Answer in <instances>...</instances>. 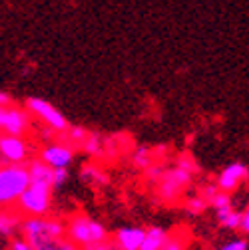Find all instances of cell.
I'll list each match as a JSON object with an SVG mask.
<instances>
[{
    "instance_id": "1",
    "label": "cell",
    "mask_w": 249,
    "mask_h": 250,
    "mask_svg": "<svg viewBox=\"0 0 249 250\" xmlns=\"http://www.w3.org/2000/svg\"><path fill=\"white\" fill-rule=\"evenodd\" d=\"M20 236L34 250H82V246L68 236L66 221L54 214L24 218Z\"/></svg>"
},
{
    "instance_id": "2",
    "label": "cell",
    "mask_w": 249,
    "mask_h": 250,
    "mask_svg": "<svg viewBox=\"0 0 249 250\" xmlns=\"http://www.w3.org/2000/svg\"><path fill=\"white\" fill-rule=\"evenodd\" d=\"M196 173L190 169H183L179 165H172L166 169L164 177L155 183V199L166 205H174L181 199H185V193L194 185Z\"/></svg>"
},
{
    "instance_id": "3",
    "label": "cell",
    "mask_w": 249,
    "mask_h": 250,
    "mask_svg": "<svg viewBox=\"0 0 249 250\" xmlns=\"http://www.w3.org/2000/svg\"><path fill=\"white\" fill-rule=\"evenodd\" d=\"M32 185L28 163L20 165H2L0 169V203L2 208H12L18 199L28 191Z\"/></svg>"
},
{
    "instance_id": "4",
    "label": "cell",
    "mask_w": 249,
    "mask_h": 250,
    "mask_svg": "<svg viewBox=\"0 0 249 250\" xmlns=\"http://www.w3.org/2000/svg\"><path fill=\"white\" fill-rule=\"evenodd\" d=\"M52 197H54V187L42 185V183H32L12 208L22 218L48 216L52 210Z\"/></svg>"
},
{
    "instance_id": "5",
    "label": "cell",
    "mask_w": 249,
    "mask_h": 250,
    "mask_svg": "<svg viewBox=\"0 0 249 250\" xmlns=\"http://www.w3.org/2000/svg\"><path fill=\"white\" fill-rule=\"evenodd\" d=\"M66 227H68V236L82 248L102 242L106 238H110L106 227L102 223H98L96 218H92L86 212H74L66 218Z\"/></svg>"
},
{
    "instance_id": "6",
    "label": "cell",
    "mask_w": 249,
    "mask_h": 250,
    "mask_svg": "<svg viewBox=\"0 0 249 250\" xmlns=\"http://www.w3.org/2000/svg\"><path fill=\"white\" fill-rule=\"evenodd\" d=\"M24 105L34 115V119H38L50 133L66 135V131L70 129V123L64 117V113H62L58 107H54L50 102H46L42 98H28Z\"/></svg>"
},
{
    "instance_id": "7",
    "label": "cell",
    "mask_w": 249,
    "mask_h": 250,
    "mask_svg": "<svg viewBox=\"0 0 249 250\" xmlns=\"http://www.w3.org/2000/svg\"><path fill=\"white\" fill-rule=\"evenodd\" d=\"M34 115L26 109V105H16L14 102L0 109V129L2 135H14V137H26L32 129Z\"/></svg>"
},
{
    "instance_id": "8",
    "label": "cell",
    "mask_w": 249,
    "mask_h": 250,
    "mask_svg": "<svg viewBox=\"0 0 249 250\" xmlns=\"http://www.w3.org/2000/svg\"><path fill=\"white\" fill-rule=\"evenodd\" d=\"M32 147L26 141V137H14V135H2L0 137V163L2 165H20L28 163Z\"/></svg>"
},
{
    "instance_id": "9",
    "label": "cell",
    "mask_w": 249,
    "mask_h": 250,
    "mask_svg": "<svg viewBox=\"0 0 249 250\" xmlns=\"http://www.w3.org/2000/svg\"><path fill=\"white\" fill-rule=\"evenodd\" d=\"M209 207L215 210V216H217V223H220L224 229L227 230H241V223H243V212L235 210L233 208V203H231V195L229 193H224L220 191L209 203Z\"/></svg>"
},
{
    "instance_id": "10",
    "label": "cell",
    "mask_w": 249,
    "mask_h": 250,
    "mask_svg": "<svg viewBox=\"0 0 249 250\" xmlns=\"http://www.w3.org/2000/svg\"><path fill=\"white\" fill-rule=\"evenodd\" d=\"M76 149L68 141H54L38 151V157L52 169H68L74 161Z\"/></svg>"
},
{
    "instance_id": "11",
    "label": "cell",
    "mask_w": 249,
    "mask_h": 250,
    "mask_svg": "<svg viewBox=\"0 0 249 250\" xmlns=\"http://www.w3.org/2000/svg\"><path fill=\"white\" fill-rule=\"evenodd\" d=\"M247 179H249V169H247V165L235 161V163L225 165V167L220 171V175H217L215 183H217V187H220V191L231 195L233 191L239 189V187H241Z\"/></svg>"
},
{
    "instance_id": "12",
    "label": "cell",
    "mask_w": 249,
    "mask_h": 250,
    "mask_svg": "<svg viewBox=\"0 0 249 250\" xmlns=\"http://www.w3.org/2000/svg\"><path fill=\"white\" fill-rule=\"evenodd\" d=\"M122 250H142L144 238H146V229L142 227H122L114 232L112 236Z\"/></svg>"
},
{
    "instance_id": "13",
    "label": "cell",
    "mask_w": 249,
    "mask_h": 250,
    "mask_svg": "<svg viewBox=\"0 0 249 250\" xmlns=\"http://www.w3.org/2000/svg\"><path fill=\"white\" fill-rule=\"evenodd\" d=\"M24 218L14 210V208H2L0 212V234L8 242L14 236H20V229H22Z\"/></svg>"
},
{
    "instance_id": "14",
    "label": "cell",
    "mask_w": 249,
    "mask_h": 250,
    "mask_svg": "<svg viewBox=\"0 0 249 250\" xmlns=\"http://www.w3.org/2000/svg\"><path fill=\"white\" fill-rule=\"evenodd\" d=\"M28 169H30L32 183H42V185L54 187V169L50 165H46L40 157H32V159H30L28 161Z\"/></svg>"
},
{
    "instance_id": "15",
    "label": "cell",
    "mask_w": 249,
    "mask_h": 250,
    "mask_svg": "<svg viewBox=\"0 0 249 250\" xmlns=\"http://www.w3.org/2000/svg\"><path fill=\"white\" fill-rule=\"evenodd\" d=\"M190 242H192V232L185 227H175L174 230H170L162 250H188Z\"/></svg>"
},
{
    "instance_id": "16",
    "label": "cell",
    "mask_w": 249,
    "mask_h": 250,
    "mask_svg": "<svg viewBox=\"0 0 249 250\" xmlns=\"http://www.w3.org/2000/svg\"><path fill=\"white\" fill-rule=\"evenodd\" d=\"M170 230H166L164 227H149L146 229V238L142 244V250H162L166 240H168Z\"/></svg>"
},
{
    "instance_id": "17",
    "label": "cell",
    "mask_w": 249,
    "mask_h": 250,
    "mask_svg": "<svg viewBox=\"0 0 249 250\" xmlns=\"http://www.w3.org/2000/svg\"><path fill=\"white\" fill-rule=\"evenodd\" d=\"M130 157H132L134 167H136V169H140V171H146V169H148V167H151L153 163H158V155H155V149L146 147V145L136 147V149L132 151Z\"/></svg>"
},
{
    "instance_id": "18",
    "label": "cell",
    "mask_w": 249,
    "mask_h": 250,
    "mask_svg": "<svg viewBox=\"0 0 249 250\" xmlns=\"http://www.w3.org/2000/svg\"><path fill=\"white\" fill-rule=\"evenodd\" d=\"M82 179L88 181L90 185H94V187H102L106 183H110L106 171L102 167H98L96 163H92V165H84L82 167Z\"/></svg>"
},
{
    "instance_id": "19",
    "label": "cell",
    "mask_w": 249,
    "mask_h": 250,
    "mask_svg": "<svg viewBox=\"0 0 249 250\" xmlns=\"http://www.w3.org/2000/svg\"><path fill=\"white\" fill-rule=\"evenodd\" d=\"M80 151H84L90 157H102L106 153V139H102L98 133H90V137L86 139Z\"/></svg>"
},
{
    "instance_id": "20",
    "label": "cell",
    "mask_w": 249,
    "mask_h": 250,
    "mask_svg": "<svg viewBox=\"0 0 249 250\" xmlns=\"http://www.w3.org/2000/svg\"><path fill=\"white\" fill-rule=\"evenodd\" d=\"M88 137H90V131L86 127H82V125H70V129L64 135V141H68L76 151H80Z\"/></svg>"
},
{
    "instance_id": "21",
    "label": "cell",
    "mask_w": 249,
    "mask_h": 250,
    "mask_svg": "<svg viewBox=\"0 0 249 250\" xmlns=\"http://www.w3.org/2000/svg\"><path fill=\"white\" fill-rule=\"evenodd\" d=\"M207 207H209V203H207L199 193L190 195V197H185V199H183V208L188 210L190 214H201Z\"/></svg>"
},
{
    "instance_id": "22",
    "label": "cell",
    "mask_w": 249,
    "mask_h": 250,
    "mask_svg": "<svg viewBox=\"0 0 249 250\" xmlns=\"http://www.w3.org/2000/svg\"><path fill=\"white\" fill-rule=\"evenodd\" d=\"M166 165L164 163H153L151 167H148L146 171H144V177H146V181L149 183V185H155L162 177H164V173H166Z\"/></svg>"
},
{
    "instance_id": "23",
    "label": "cell",
    "mask_w": 249,
    "mask_h": 250,
    "mask_svg": "<svg viewBox=\"0 0 249 250\" xmlns=\"http://www.w3.org/2000/svg\"><path fill=\"white\" fill-rule=\"evenodd\" d=\"M82 250H122V248L118 246V242H116L114 238H106V240H102V242L90 244V246H86V248H82Z\"/></svg>"
},
{
    "instance_id": "24",
    "label": "cell",
    "mask_w": 249,
    "mask_h": 250,
    "mask_svg": "<svg viewBox=\"0 0 249 250\" xmlns=\"http://www.w3.org/2000/svg\"><path fill=\"white\" fill-rule=\"evenodd\" d=\"M207 203H211V199L220 193V187H217V183H207V185H203V187H199V191H198Z\"/></svg>"
},
{
    "instance_id": "25",
    "label": "cell",
    "mask_w": 249,
    "mask_h": 250,
    "mask_svg": "<svg viewBox=\"0 0 249 250\" xmlns=\"http://www.w3.org/2000/svg\"><path fill=\"white\" fill-rule=\"evenodd\" d=\"M6 250H34L22 236H14L6 242Z\"/></svg>"
},
{
    "instance_id": "26",
    "label": "cell",
    "mask_w": 249,
    "mask_h": 250,
    "mask_svg": "<svg viewBox=\"0 0 249 250\" xmlns=\"http://www.w3.org/2000/svg\"><path fill=\"white\" fill-rule=\"evenodd\" d=\"M247 248H249V244H247L245 238H233V240L222 244L217 250H247Z\"/></svg>"
},
{
    "instance_id": "27",
    "label": "cell",
    "mask_w": 249,
    "mask_h": 250,
    "mask_svg": "<svg viewBox=\"0 0 249 250\" xmlns=\"http://www.w3.org/2000/svg\"><path fill=\"white\" fill-rule=\"evenodd\" d=\"M68 181V169H54V189H62Z\"/></svg>"
},
{
    "instance_id": "28",
    "label": "cell",
    "mask_w": 249,
    "mask_h": 250,
    "mask_svg": "<svg viewBox=\"0 0 249 250\" xmlns=\"http://www.w3.org/2000/svg\"><path fill=\"white\" fill-rule=\"evenodd\" d=\"M241 232L243 234H249V203L243 210V223H241Z\"/></svg>"
},
{
    "instance_id": "29",
    "label": "cell",
    "mask_w": 249,
    "mask_h": 250,
    "mask_svg": "<svg viewBox=\"0 0 249 250\" xmlns=\"http://www.w3.org/2000/svg\"><path fill=\"white\" fill-rule=\"evenodd\" d=\"M0 104H2V107L10 105V96H8L6 91H2V96H0Z\"/></svg>"
}]
</instances>
